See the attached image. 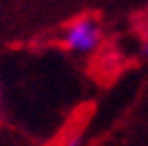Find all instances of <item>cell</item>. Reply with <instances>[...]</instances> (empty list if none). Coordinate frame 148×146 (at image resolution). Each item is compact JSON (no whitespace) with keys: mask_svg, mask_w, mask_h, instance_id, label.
<instances>
[{"mask_svg":"<svg viewBox=\"0 0 148 146\" xmlns=\"http://www.w3.org/2000/svg\"><path fill=\"white\" fill-rule=\"evenodd\" d=\"M100 41H103V31H100V24L91 17H79L67 24V29L62 31V45L72 53H79V55H88L93 53Z\"/></svg>","mask_w":148,"mask_h":146,"instance_id":"1","label":"cell"}]
</instances>
